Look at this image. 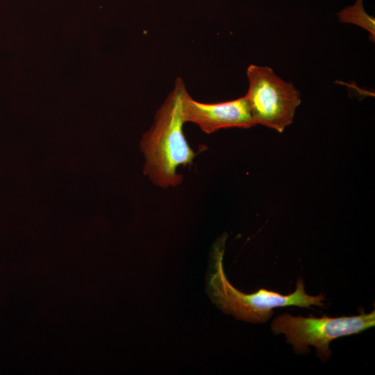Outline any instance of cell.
<instances>
[{
	"label": "cell",
	"mask_w": 375,
	"mask_h": 375,
	"mask_svg": "<svg viewBox=\"0 0 375 375\" xmlns=\"http://www.w3.org/2000/svg\"><path fill=\"white\" fill-rule=\"evenodd\" d=\"M186 92L183 79L177 78L140 142L145 157L144 173L153 184L163 188L181 183L183 176L177 173L178 167L192 165L196 155L183 129L182 104Z\"/></svg>",
	"instance_id": "6da1fadb"
},
{
	"label": "cell",
	"mask_w": 375,
	"mask_h": 375,
	"mask_svg": "<svg viewBox=\"0 0 375 375\" xmlns=\"http://www.w3.org/2000/svg\"><path fill=\"white\" fill-rule=\"evenodd\" d=\"M226 235L219 238L211 252L210 271L207 278V292L212 301L224 312L250 323H265L274 314L276 308L298 306L310 308L323 307L324 294H308L303 282L299 279L295 290L288 294L260 288L246 294L234 288L228 281L224 270L223 258Z\"/></svg>",
	"instance_id": "7a4b0ae2"
},
{
	"label": "cell",
	"mask_w": 375,
	"mask_h": 375,
	"mask_svg": "<svg viewBox=\"0 0 375 375\" xmlns=\"http://www.w3.org/2000/svg\"><path fill=\"white\" fill-rule=\"evenodd\" d=\"M375 325L374 310L358 315L329 317L292 316L288 313L276 317L271 325L275 335L283 333L297 353H306L308 346L317 349V356L323 360L331 355V341L344 336L360 333Z\"/></svg>",
	"instance_id": "3957f363"
},
{
	"label": "cell",
	"mask_w": 375,
	"mask_h": 375,
	"mask_svg": "<svg viewBox=\"0 0 375 375\" xmlns=\"http://www.w3.org/2000/svg\"><path fill=\"white\" fill-rule=\"evenodd\" d=\"M182 112L185 122L196 124L208 134L222 128H247L255 126L245 97L206 103L194 100L186 92L183 99Z\"/></svg>",
	"instance_id": "5b68a950"
},
{
	"label": "cell",
	"mask_w": 375,
	"mask_h": 375,
	"mask_svg": "<svg viewBox=\"0 0 375 375\" xmlns=\"http://www.w3.org/2000/svg\"><path fill=\"white\" fill-rule=\"evenodd\" d=\"M249 89L244 96L255 125L282 133L290 126L301 103V94L266 66L250 65L247 70Z\"/></svg>",
	"instance_id": "277c9868"
},
{
	"label": "cell",
	"mask_w": 375,
	"mask_h": 375,
	"mask_svg": "<svg viewBox=\"0 0 375 375\" xmlns=\"http://www.w3.org/2000/svg\"><path fill=\"white\" fill-rule=\"evenodd\" d=\"M340 22L358 25L369 33V39L375 40V19L364 10L362 0H356L351 6L346 7L338 13Z\"/></svg>",
	"instance_id": "8992f818"
}]
</instances>
